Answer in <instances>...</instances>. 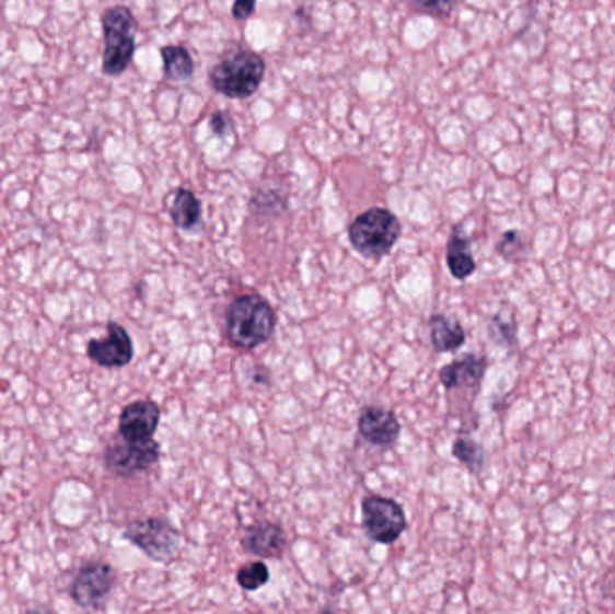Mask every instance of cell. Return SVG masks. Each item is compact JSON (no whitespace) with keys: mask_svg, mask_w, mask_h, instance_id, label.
Here are the masks:
<instances>
[{"mask_svg":"<svg viewBox=\"0 0 615 614\" xmlns=\"http://www.w3.org/2000/svg\"><path fill=\"white\" fill-rule=\"evenodd\" d=\"M265 71L267 63L262 56L254 51H240L212 67L209 83L222 96L247 100L262 86Z\"/></svg>","mask_w":615,"mask_h":614,"instance_id":"obj_2","label":"cell"},{"mask_svg":"<svg viewBox=\"0 0 615 614\" xmlns=\"http://www.w3.org/2000/svg\"><path fill=\"white\" fill-rule=\"evenodd\" d=\"M159 456H161V447L153 438L144 442L123 440L106 447L105 465L117 476L130 477L150 471L159 462Z\"/></svg>","mask_w":615,"mask_h":614,"instance_id":"obj_7","label":"cell"},{"mask_svg":"<svg viewBox=\"0 0 615 614\" xmlns=\"http://www.w3.org/2000/svg\"><path fill=\"white\" fill-rule=\"evenodd\" d=\"M486 366H488V361H486L485 357L468 354L460 361L443 366L441 371H439V381L446 390L479 387L486 373Z\"/></svg>","mask_w":615,"mask_h":614,"instance_id":"obj_13","label":"cell"},{"mask_svg":"<svg viewBox=\"0 0 615 614\" xmlns=\"http://www.w3.org/2000/svg\"><path fill=\"white\" fill-rule=\"evenodd\" d=\"M497 251L502 258L513 262L525 251L524 236L520 234V231H506L497 244Z\"/></svg>","mask_w":615,"mask_h":614,"instance_id":"obj_20","label":"cell"},{"mask_svg":"<svg viewBox=\"0 0 615 614\" xmlns=\"http://www.w3.org/2000/svg\"><path fill=\"white\" fill-rule=\"evenodd\" d=\"M103 72L106 77H121L136 55V16L127 5H114L102 16Z\"/></svg>","mask_w":615,"mask_h":614,"instance_id":"obj_3","label":"cell"},{"mask_svg":"<svg viewBox=\"0 0 615 614\" xmlns=\"http://www.w3.org/2000/svg\"><path fill=\"white\" fill-rule=\"evenodd\" d=\"M209 128H211L212 132L217 134V136H225V134L229 132L228 116L222 114V112L212 114L211 119H209Z\"/></svg>","mask_w":615,"mask_h":614,"instance_id":"obj_23","label":"cell"},{"mask_svg":"<svg viewBox=\"0 0 615 614\" xmlns=\"http://www.w3.org/2000/svg\"><path fill=\"white\" fill-rule=\"evenodd\" d=\"M398 418L384 407H365L359 418L360 437L371 445L391 447L398 442Z\"/></svg>","mask_w":615,"mask_h":614,"instance_id":"obj_11","label":"cell"},{"mask_svg":"<svg viewBox=\"0 0 615 614\" xmlns=\"http://www.w3.org/2000/svg\"><path fill=\"white\" fill-rule=\"evenodd\" d=\"M161 421V407L153 401L128 404L119 415V435L128 442H144L155 435Z\"/></svg>","mask_w":615,"mask_h":614,"instance_id":"obj_10","label":"cell"},{"mask_svg":"<svg viewBox=\"0 0 615 614\" xmlns=\"http://www.w3.org/2000/svg\"><path fill=\"white\" fill-rule=\"evenodd\" d=\"M460 0H413V4L418 8V10L427 11V13H432V15L446 16L454 11L455 5H457Z\"/></svg>","mask_w":615,"mask_h":614,"instance_id":"obj_21","label":"cell"},{"mask_svg":"<svg viewBox=\"0 0 615 614\" xmlns=\"http://www.w3.org/2000/svg\"><path fill=\"white\" fill-rule=\"evenodd\" d=\"M362 524L374 543L393 544L407 530V518L398 501L384 496H368L362 501Z\"/></svg>","mask_w":615,"mask_h":614,"instance_id":"obj_6","label":"cell"},{"mask_svg":"<svg viewBox=\"0 0 615 614\" xmlns=\"http://www.w3.org/2000/svg\"><path fill=\"white\" fill-rule=\"evenodd\" d=\"M276 321L272 305L262 296H240L228 310L229 339L237 348L254 350L272 337Z\"/></svg>","mask_w":615,"mask_h":614,"instance_id":"obj_1","label":"cell"},{"mask_svg":"<svg viewBox=\"0 0 615 614\" xmlns=\"http://www.w3.org/2000/svg\"><path fill=\"white\" fill-rule=\"evenodd\" d=\"M116 584V571L111 564L91 563L83 566L71 586V596L80 607L97 610Z\"/></svg>","mask_w":615,"mask_h":614,"instance_id":"obj_8","label":"cell"},{"mask_svg":"<svg viewBox=\"0 0 615 614\" xmlns=\"http://www.w3.org/2000/svg\"><path fill=\"white\" fill-rule=\"evenodd\" d=\"M430 340L439 354L460 350L466 340V332L460 321L449 315L434 314L430 317Z\"/></svg>","mask_w":615,"mask_h":614,"instance_id":"obj_15","label":"cell"},{"mask_svg":"<svg viewBox=\"0 0 615 614\" xmlns=\"http://www.w3.org/2000/svg\"><path fill=\"white\" fill-rule=\"evenodd\" d=\"M172 220L178 229H193L202 219V206L192 189H177L172 204Z\"/></svg>","mask_w":615,"mask_h":614,"instance_id":"obj_17","label":"cell"},{"mask_svg":"<svg viewBox=\"0 0 615 614\" xmlns=\"http://www.w3.org/2000/svg\"><path fill=\"white\" fill-rule=\"evenodd\" d=\"M164 77L170 82H186L195 72V61L184 46H164L161 49Z\"/></svg>","mask_w":615,"mask_h":614,"instance_id":"obj_16","label":"cell"},{"mask_svg":"<svg viewBox=\"0 0 615 614\" xmlns=\"http://www.w3.org/2000/svg\"><path fill=\"white\" fill-rule=\"evenodd\" d=\"M242 546L247 554L257 557L279 558L287 548V535L279 524L263 521L248 526L243 535Z\"/></svg>","mask_w":615,"mask_h":614,"instance_id":"obj_12","label":"cell"},{"mask_svg":"<svg viewBox=\"0 0 615 614\" xmlns=\"http://www.w3.org/2000/svg\"><path fill=\"white\" fill-rule=\"evenodd\" d=\"M348 236L363 256L382 258L393 251L402 236V222L388 209L371 208L349 223Z\"/></svg>","mask_w":615,"mask_h":614,"instance_id":"obj_4","label":"cell"},{"mask_svg":"<svg viewBox=\"0 0 615 614\" xmlns=\"http://www.w3.org/2000/svg\"><path fill=\"white\" fill-rule=\"evenodd\" d=\"M86 356L102 368H125L134 359V340L125 326L112 321L105 339H92L86 345Z\"/></svg>","mask_w":615,"mask_h":614,"instance_id":"obj_9","label":"cell"},{"mask_svg":"<svg viewBox=\"0 0 615 614\" xmlns=\"http://www.w3.org/2000/svg\"><path fill=\"white\" fill-rule=\"evenodd\" d=\"M123 535L156 563L172 560L181 549V533L166 519H139L128 524Z\"/></svg>","mask_w":615,"mask_h":614,"instance_id":"obj_5","label":"cell"},{"mask_svg":"<svg viewBox=\"0 0 615 614\" xmlns=\"http://www.w3.org/2000/svg\"><path fill=\"white\" fill-rule=\"evenodd\" d=\"M452 454L472 473H479L486 465L485 449L469 438H457L452 447Z\"/></svg>","mask_w":615,"mask_h":614,"instance_id":"obj_18","label":"cell"},{"mask_svg":"<svg viewBox=\"0 0 615 614\" xmlns=\"http://www.w3.org/2000/svg\"><path fill=\"white\" fill-rule=\"evenodd\" d=\"M236 579L237 584L242 586L245 591H257L270 580V571H268L267 564L256 560V563L242 566L237 571Z\"/></svg>","mask_w":615,"mask_h":614,"instance_id":"obj_19","label":"cell"},{"mask_svg":"<svg viewBox=\"0 0 615 614\" xmlns=\"http://www.w3.org/2000/svg\"><path fill=\"white\" fill-rule=\"evenodd\" d=\"M256 2L257 0H234V4H232V16H234L236 21H247V19L254 15V11H256Z\"/></svg>","mask_w":615,"mask_h":614,"instance_id":"obj_22","label":"cell"},{"mask_svg":"<svg viewBox=\"0 0 615 614\" xmlns=\"http://www.w3.org/2000/svg\"><path fill=\"white\" fill-rule=\"evenodd\" d=\"M446 265L450 275L455 279H466L474 275L477 269L474 254H472V242L463 233L461 225H455L450 234L449 245H446Z\"/></svg>","mask_w":615,"mask_h":614,"instance_id":"obj_14","label":"cell"}]
</instances>
